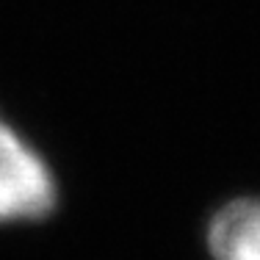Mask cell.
Instances as JSON below:
<instances>
[{
  "label": "cell",
  "mask_w": 260,
  "mask_h": 260,
  "mask_svg": "<svg viewBox=\"0 0 260 260\" xmlns=\"http://www.w3.org/2000/svg\"><path fill=\"white\" fill-rule=\"evenodd\" d=\"M205 244L213 260H260V197L224 202L210 216Z\"/></svg>",
  "instance_id": "cell-2"
},
{
  "label": "cell",
  "mask_w": 260,
  "mask_h": 260,
  "mask_svg": "<svg viewBox=\"0 0 260 260\" xmlns=\"http://www.w3.org/2000/svg\"><path fill=\"white\" fill-rule=\"evenodd\" d=\"M58 205V183L45 155L0 116V224L39 221Z\"/></svg>",
  "instance_id": "cell-1"
}]
</instances>
